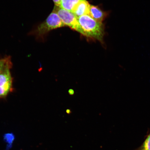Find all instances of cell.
<instances>
[{
    "instance_id": "6da1fadb",
    "label": "cell",
    "mask_w": 150,
    "mask_h": 150,
    "mask_svg": "<svg viewBox=\"0 0 150 150\" xmlns=\"http://www.w3.org/2000/svg\"><path fill=\"white\" fill-rule=\"evenodd\" d=\"M81 29L82 35L90 38L96 39L103 44L105 27L103 23L97 22L89 15H84L78 18Z\"/></svg>"
},
{
    "instance_id": "7a4b0ae2",
    "label": "cell",
    "mask_w": 150,
    "mask_h": 150,
    "mask_svg": "<svg viewBox=\"0 0 150 150\" xmlns=\"http://www.w3.org/2000/svg\"><path fill=\"white\" fill-rule=\"evenodd\" d=\"M64 26L57 14L52 11L44 22L30 32L28 35H33L38 40H42L52 30Z\"/></svg>"
},
{
    "instance_id": "3957f363",
    "label": "cell",
    "mask_w": 150,
    "mask_h": 150,
    "mask_svg": "<svg viewBox=\"0 0 150 150\" xmlns=\"http://www.w3.org/2000/svg\"><path fill=\"white\" fill-rule=\"evenodd\" d=\"M57 14L62 22L65 26L82 34V32L79 23L78 18L72 12L55 6L53 11Z\"/></svg>"
},
{
    "instance_id": "277c9868",
    "label": "cell",
    "mask_w": 150,
    "mask_h": 150,
    "mask_svg": "<svg viewBox=\"0 0 150 150\" xmlns=\"http://www.w3.org/2000/svg\"><path fill=\"white\" fill-rule=\"evenodd\" d=\"M11 69L7 67L0 72V98H5L13 89Z\"/></svg>"
},
{
    "instance_id": "5b68a950",
    "label": "cell",
    "mask_w": 150,
    "mask_h": 150,
    "mask_svg": "<svg viewBox=\"0 0 150 150\" xmlns=\"http://www.w3.org/2000/svg\"><path fill=\"white\" fill-rule=\"evenodd\" d=\"M108 14V13L103 11L98 6L93 5L90 6L89 15L97 22L103 23Z\"/></svg>"
},
{
    "instance_id": "8992f818",
    "label": "cell",
    "mask_w": 150,
    "mask_h": 150,
    "mask_svg": "<svg viewBox=\"0 0 150 150\" xmlns=\"http://www.w3.org/2000/svg\"><path fill=\"white\" fill-rule=\"evenodd\" d=\"M90 6L91 5L86 0H81L77 5L73 13L78 18L84 15H89Z\"/></svg>"
},
{
    "instance_id": "52a82bcc",
    "label": "cell",
    "mask_w": 150,
    "mask_h": 150,
    "mask_svg": "<svg viewBox=\"0 0 150 150\" xmlns=\"http://www.w3.org/2000/svg\"><path fill=\"white\" fill-rule=\"evenodd\" d=\"M81 0H61L59 6L61 8L73 13Z\"/></svg>"
},
{
    "instance_id": "ba28073f",
    "label": "cell",
    "mask_w": 150,
    "mask_h": 150,
    "mask_svg": "<svg viewBox=\"0 0 150 150\" xmlns=\"http://www.w3.org/2000/svg\"><path fill=\"white\" fill-rule=\"evenodd\" d=\"M13 63L11 56H6L0 58V72L7 67L12 68Z\"/></svg>"
},
{
    "instance_id": "9c48e42d",
    "label": "cell",
    "mask_w": 150,
    "mask_h": 150,
    "mask_svg": "<svg viewBox=\"0 0 150 150\" xmlns=\"http://www.w3.org/2000/svg\"><path fill=\"white\" fill-rule=\"evenodd\" d=\"M138 150H150V134Z\"/></svg>"
},
{
    "instance_id": "30bf717a",
    "label": "cell",
    "mask_w": 150,
    "mask_h": 150,
    "mask_svg": "<svg viewBox=\"0 0 150 150\" xmlns=\"http://www.w3.org/2000/svg\"><path fill=\"white\" fill-rule=\"evenodd\" d=\"M69 94L71 96L74 95V91L72 89H69L68 91Z\"/></svg>"
},
{
    "instance_id": "8fae6325",
    "label": "cell",
    "mask_w": 150,
    "mask_h": 150,
    "mask_svg": "<svg viewBox=\"0 0 150 150\" xmlns=\"http://www.w3.org/2000/svg\"><path fill=\"white\" fill-rule=\"evenodd\" d=\"M53 1L54 3H55V6H59L61 0H53Z\"/></svg>"
},
{
    "instance_id": "7c38bea8",
    "label": "cell",
    "mask_w": 150,
    "mask_h": 150,
    "mask_svg": "<svg viewBox=\"0 0 150 150\" xmlns=\"http://www.w3.org/2000/svg\"><path fill=\"white\" fill-rule=\"evenodd\" d=\"M66 112L68 114H70L72 113V111H71L70 109H67L66 110Z\"/></svg>"
}]
</instances>
